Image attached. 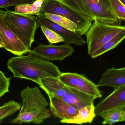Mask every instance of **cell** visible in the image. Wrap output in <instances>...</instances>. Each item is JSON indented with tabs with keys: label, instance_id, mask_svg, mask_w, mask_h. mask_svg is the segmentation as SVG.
I'll return each instance as SVG.
<instances>
[{
	"label": "cell",
	"instance_id": "1",
	"mask_svg": "<svg viewBox=\"0 0 125 125\" xmlns=\"http://www.w3.org/2000/svg\"><path fill=\"white\" fill-rule=\"evenodd\" d=\"M28 55L12 57L8 60L7 68L13 76L37 82L48 77H59L62 73L58 67L50 61L30 51Z\"/></svg>",
	"mask_w": 125,
	"mask_h": 125
},
{
	"label": "cell",
	"instance_id": "2",
	"mask_svg": "<svg viewBox=\"0 0 125 125\" xmlns=\"http://www.w3.org/2000/svg\"><path fill=\"white\" fill-rule=\"evenodd\" d=\"M21 96L22 104L19 114L10 123L40 124L50 117L51 114L47 108L49 103L38 87H27L21 91Z\"/></svg>",
	"mask_w": 125,
	"mask_h": 125
},
{
	"label": "cell",
	"instance_id": "3",
	"mask_svg": "<svg viewBox=\"0 0 125 125\" xmlns=\"http://www.w3.org/2000/svg\"><path fill=\"white\" fill-rule=\"evenodd\" d=\"M65 4L93 21L121 25L109 0H60Z\"/></svg>",
	"mask_w": 125,
	"mask_h": 125
},
{
	"label": "cell",
	"instance_id": "4",
	"mask_svg": "<svg viewBox=\"0 0 125 125\" xmlns=\"http://www.w3.org/2000/svg\"><path fill=\"white\" fill-rule=\"evenodd\" d=\"M2 17L10 28L17 36L25 46L31 50L38 27V17L33 15L17 13L15 11H4Z\"/></svg>",
	"mask_w": 125,
	"mask_h": 125
},
{
	"label": "cell",
	"instance_id": "5",
	"mask_svg": "<svg viewBox=\"0 0 125 125\" xmlns=\"http://www.w3.org/2000/svg\"><path fill=\"white\" fill-rule=\"evenodd\" d=\"M45 13L58 15L73 21L77 25L76 32L81 36L86 34L93 21L92 18L75 11L60 0H44L36 15L39 18Z\"/></svg>",
	"mask_w": 125,
	"mask_h": 125
},
{
	"label": "cell",
	"instance_id": "6",
	"mask_svg": "<svg viewBox=\"0 0 125 125\" xmlns=\"http://www.w3.org/2000/svg\"><path fill=\"white\" fill-rule=\"evenodd\" d=\"M124 27L94 21L86 34L88 55L91 56L119 34Z\"/></svg>",
	"mask_w": 125,
	"mask_h": 125
},
{
	"label": "cell",
	"instance_id": "7",
	"mask_svg": "<svg viewBox=\"0 0 125 125\" xmlns=\"http://www.w3.org/2000/svg\"><path fill=\"white\" fill-rule=\"evenodd\" d=\"M59 78L67 86L89 94L95 98L102 97L97 85L83 75L76 73H62Z\"/></svg>",
	"mask_w": 125,
	"mask_h": 125
},
{
	"label": "cell",
	"instance_id": "8",
	"mask_svg": "<svg viewBox=\"0 0 125 125\" xmlns=\"http://www.w3.org/2000/svg\"><path fill=\"white\" fill-rule=\"evenodd\" d=\"M31 51L48 61H62L72 55L75 50L73 47L65 44L58 45L40 44Z\"/></svg>",
	"mask_w": 125,
	"mask_h": 125
},
{
	"label": "cell",
	"instance_id": "9",
	"mask_svg": "<svg viewBox=\"0 0 125 125\" xmlns=\"http://www.w3.org/2000/svg\"><path fill=\"white\" fill-rule=\"evenodd\" d=\"M3 12L0 14V32L6 45L5 49L17 56L29 53L31 50H29L26 47L6 23L2 17Z\"/></svg>",
	"mask_w": 125,
	"mask_h": 125
},
{
	"label": "cell",
	"instance_id": "10",
	"mask_svg": "<svg viewBox=\"0 0 125 125\" xmlns=\"http://www.w3.org/2000/svg\"><path fill=\"white\" fill-rule=\"evenodd\" d=\"M37 23L38 28L43 26L58 33L62 37L64 44L66 45H70L71 44H73L77 46H79L87 43L79 33L67 29L48 18H38Z\"/></svg>",
	"mask_w": 125,
	"mask_h": 125
},
{
	"label": "cell",
	"instance_id": "11",
	"mask_svg": "<svg viewBox=\"0 0 125 125\" xmlns=\"http://www.w3.org/2000/svg\"><path fill=\"white\" fill-rule=\"evenodd\" d=\"M125 106V85L115 89L114 91L95 106L96 116L109 110Z\"/></svg>",
	"mask_w": 125,
	"mask_h": 125
},
{
	"label": "cell",
	"instance_id": "12",
	"mask_svg": "<svg viewBox=\"0 0 125 125\" xmlns=\"http://www.w3.org/2000/svg\"><path fill=\"white\" fill-rule=\"evenodd\" d=\"M51 113L61 120L69 119L76 116L79 110L61 98L53 95H48Z\"/></svg>",
	"mask_w": 125,
	"mask_h": 125
},
{
	"label": "cell",
	"instance_id": "13",
	"mask_svg": "<svg viewBox=\"0 0 125 125\" xmlns=\"http://www.w3.org/2000/svg\"><path fill=\"white\" fill-rule=\"evenodd\" d=\"M125 85V67L120 68H108L102 74L97 84L98 87L108 86L116 89Z\"/></svg>",
	"mask_w": 125,
	"mask_h": 125
},
{
	"label": "cell",
	"instance_id": "14",
	"mask_svg": "<svg viewBox=\"0 0 125 125\" xmlns=\"http://www.w3.org/2000/svg\"><path fill=\"white\" fill-rule=\"evenodd\" d=\"M37 83L47 94L61 98L67 94L69 87L65 85L59 77H48L40 79Z\"/></svg>",
	"mask_w": 125,
	"mask_h": 125
},
{
	"label": "cell",
	"instance_id": "15",
	"mask_svg": "<svg viewBox=\"0 0 125 125\" xmlns=\"http://www.w3.org/2000/svg\"><path fill=\"white\" fill-rule=\"evenodd\" d=\"M66 94L60 98L78 110L87 105L94 104L95 98L90 95L69 87Z\"/></svg>",
	"mask_w": 125,
	"mask_h": 125
},
{
	"label": "cell",
	"instance_id": "16",
	"mask_svg": "<svg viewBox=\"0 0 125 125\" xmlns=\"http://www.w3.org/2000/svg\"><path fill=\"white\" fill-rule=\"evenodd\" d=\"M95 107L94 104L84 106L79 110V113L75 117L69 119L61 120L62 123L82 124L91 123L96 116L95 113Z\"/></svg>",
	"mask_w": 125,
	"mask_h": 125
},
{
	"label": "cell",
	"instance_id": "17",
	"mask_svg": "<svg viewBox=\"0 0 125 125\" xmlns=\"http://www.w3.org/2000/svg\"><path fill=\"white\" fill-rule=\"evenodd\" d=\"M122 30L111 39L98 48L91 55L93 58H97L115 48L125 39V25Z\"/></svg>",
	"mask_w": 125,
	"mask_h": 125
},
{
	"label": "cell",
	"instance_id": "18",
	"mask_svg": "<svg viewBox=\"0 0 125 125\" xmlns=\"http://www.w3.org/2000/svg\"><path fill=\"white\" fill-rule=\"evenodd\" d=\"M103 119V125H113L116 123L125 122V112L123 109L116 108L109 110L100 115Z\"/></svg>",
	"mask_w": 125,
	"mask_h": 125
},
{
	"label": "cell",
	"instance_id": "19",
	"mask_svg": "<svg viewBox=\"0 0 125 125\" xmlns=\"http://www.w3.org/2000/svg\"><path fill=\"white\" fill-rule=\"evenodd\" d=\"M39 18H46L51 20L56 23L72 31L76 32V24L67 18L63 16L52 13H45Z\"/></svg>",
	"mask_w": 125,
	"mask_h": 125
},
{
	"label": "cell",
	"instance_id": "20",
	"mask_svg": "<svg viewBox=\"0 0 125 125\" xmlns=\"http://www.w3.org/2000/svg\"><path fill=\"white\" fill-rule=\"evenodd\" d=\"M44 0H36L32 3L17 5L15 7V11L19 14L34 15L38 14Z\"/></svg>",
	"mask_w": 125,
	"mask_h": 125
},
{
	"label": "cell",
	"instance_id": "21",
	"mask_svg": "<svg viewBox=\"0 0 125 125\" xmlns=\"http://www.w3.org/2000/svg\"><path fill=\"white\" fill-rule=\"evenodd\" d=\"M21 107V103L14 100L9 101L0 107V125L5 118L20 110Z\"/></svg>",
	"mask_w": 125,
	"mask_h": 125
},
{
	"label": "cell",
	"instance_id": "22",
	"mask_svg": "<svg viewBox=\"0 0 125 125\" xmlns=\"http://www.w3.org/2000/svg\"><path fill=\"white\" fill-rule=\"evenodd\" d=\"M116 17L119 20L125 21V6L120 0H109Z\"/></svg>",
	"mask_w": 125,
	"mask_h": 125
},
{
	"label": "cell",
	"instance_id": "23",
	"mask_svg": "<svg viewBox=\"0 0 125 125\" xmlns=\"http://www.w3.org/2000/svg\"><path fill=\"white\" fill-rule=\"evenodd\" d=\"M40 28L50 45L64 42V40L62 37L53 30L43 26H41Z\"/></svg>",
	"mask_w": 125,
	"mask_h": 125
},
{
	"label": "cell",
	"instance_id": "24",
	"mask_svg": "<svg viewBox=\"0 0 125 125\" xmlns=\"http://www.w3.org/2000/svg\"><path fill=\"white\" fill-rule=\"evenodd\" d=\"M11 77L7 78L5 73L0 70V98L9 91Z\"/></svg>",
	"mask_w": 125,
	"mask_h": 125
},
{
	"label": "cell",
	"instance_id": "25",
	"mask_svg": "<svg viewBox=\"0 0 125 125\" xmlns=\"http://www.w3.org/2000/svg\"><path fill=\"white\" fill-rule=\"evenodd\" d=\"M36 0H0V8L7 9L11 6L32 3Z\"/></svg>",
	"mask_w": 125,
	"mask_h": 125
},
{
	"label": "cell",
	"instance_id": "26",
	"mask_svg": "<svg viewBox=\"0 0 125 125\" xmlns=\"http://www.w3.org/2000/svg\"><path fill=\"white\" fill-rule=\"evenodd\" d=\"M4 11L1 10L0 9V14L4 12ZM4 48V49H6V46L3 40V38H2V36L0 32V48Z\"/></svg>",
	"mask_w": 125,
	"mask_h": 125
},
{
	"label": "cell",
	"instance_id": "27",
	"mask_svg": "<svg viewBox=\"0 0 125 125\" xmlns=\"http://www.w3.org/2000/svg\"><path fill=\"white\" fill-rule=\"evenodd\" d=\"M120 0L122 2V3L125 4V0Z\"/></svg>",
	"mask_w": 125,
	"mask_h": 125
},
{
	"label": "cell",
	"instance_id": "28",
	"mask_svg": "<svg viewBox=\"0 0 125 125\" xmlns=\"http://www.w3.org/2000/svg\"><path fill=\"white\" fill-rule=\"evenodd\" d=\"M122 108L123 109H124L125 112V107H123V108Z\"/></svg>",
	"mask_w": 125,
	"mask_h": 125
}]
</instances>
